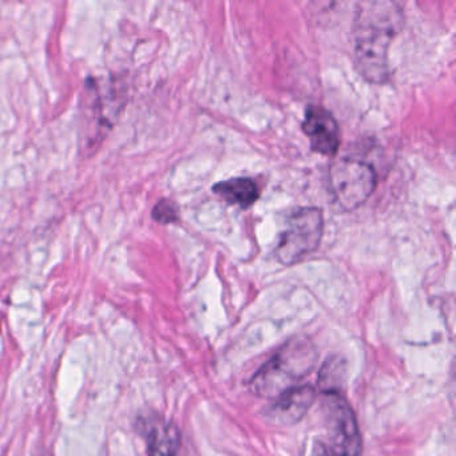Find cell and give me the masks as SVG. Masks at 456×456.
Instances as JSON below:
<instances>
[{
	"label": "cell",
	"mask_w": 456,
	"mask_h": 456,
	"mask_svg": "<svg viewBox=\"0 0 456 456\" xmlns=\"http://www.w3.org/2000/svg\"><path fill=\"white\" fill-rule=\"evenodd\" d=\"M322 416L327 429V445L332 455H362V435L356 415L340 394H324Z\"/></svg>",
	"instance_id": "8992f818"
},
{
	"label": "cell",
	"mask_w": 456,
	"mask_h": 456,
	"mask_svg": "<svg viewBox=\"0 0 456 456\" xmlns=\"http://www.w3.org/2000/svg\"><path fill=\"white\" fill-rule=\"evenodd\" d=\"M316 399V389L311 386H297L273 400L266 410V419L276 426L298 423Z\"/></svg>",
	"instance_id": "ba28073f"
},
{
	"label": "cell",
	"mask_w": 456,
	"mask_h": 456,
	"mask_svg": "<svg viewBox=\"0 0 456 456\" xmlns=\"http://www.w3.org/2000/svg\"><path fill=\"white\" fill-rule=\"evenodd\" d=\"M330 185L341 209L352 212L367 202L378 185L372 165L356 159L333 162L330 169Z\"/></svg>",
	"instance_id": "5b68a950"
},
{
	"label": "cell",
	"mask_w": 456,
	"mask_h": 456,
	"mask_svg": "<svg viewBox=\"0 0 456 456\" xmlns=\"http://www.w3.org/2000/svg\"><path fill=\"white\" fill-rule=\"evenodd\" d=\"M346 368L343 360L332 359L325 362L320 370L319 387L322 394H340V386L344 381Z\"/></svg>",
	"instance_id": "8fae6325"
},
{
	"label": "cell",
	"mask_w": 456,
	"mask_h": 456,
	"mask_svg": "<svg viewBox=\"0 0 456 456\" xmlns=\"http://www.w3.org/2000/svg\"><path fill=\"white\" fill-rule=\"evenodd\" d=\"M149 456H175L180 444L177 428L172 423H156L149 432Z\"/></svg>",
	"instance_id": "30bf717a"
},
{
	"label": "cell",
	"mask_w": 456,
	"mask_h": 456,
	"mask_svg": "<svg viewBox=\"0 0 456 456\" xmlns=\"http://www.w3.org/2000/svg\"><path fill=\"white\" fill-rule=\"evenodd\" d=\"M213 193L225 200L229 205L249 209L260 199V189L255 180L248 177L231 178L213 186Z\"/></svg>",
	"instance_id": "9c48e42d"
},
{
	"label": "cell",
	"mask_w": 456,
	"mask_h": 456,
	"mask_svg": "<svg viewBox=\"0 0 456 456\" xmlns=\"http://www.w3.org/2000/svg\"><path fill=\"white\" fill-rule=\"evenodd\" d=\"M317 352L311 340L296 338L288 341L253 376L250 388L257 396L274 400L309 375L316 364Z\"/></svg>",
	"instance_id": "7a4b0ae2"
},
{
	"label": "cell",
	"mask_w": 456,
	"mask_h": 456,
	"mask_svg": "<svg viewBox=\"0 0 456 456\" xmlns=\"http://www.w3.org/2000/svg\"><path fill=\"white\" fill-rule=\"evenodd\" d=\"M85 121L86 146L92 148L102 141L118 118L125 98L119 85L109 78H89L85 87Z\"/></svg>",
	"instance_id": "277c9868"
},
{
	"label": "cell",
	"mask_w": 456,
	"mask_h": 456,
	"mask_svg": "<svg viewBox=\"0 0 456 456\" xmlns=\"http://www.w3.org/2000/svg\"><path fill=\"white\" fill-rule=\"evenodd\" d=\"M151 216L157 223L167 225L178 220V207L172 200L164 199L154 207Z\"/></svg>",
	"instance_id": "7c38bea8"
},
{
	"label": "cell",
	"mask_w": 456,
	"mask_h": 456,
	"mask_svg": "<svg viewBox=\"0 0 456 456\" xmlns=\"http://www.w3.org/2000/svg\"><path fill=\"white\" fill-rule=\"evenodd\" d=\"M324 217L319 208H298L288 217L274 255L285 266L293 265L319 248Z\"/></svg>",
	"instance_id": "3957f363"
},
{
	"label": "cell",
	"mask_w": 456,
	"mask_h": 456,
	"mask_svg": "<svg viewBox=\"0 0 456 456\" xmlns=\"http://www.w3.org/2000/svg\"><path fill=\"white\" fill-rule=\"evenodd\" d=\"M402 23V10L391 2L359 4L354 20V60L370 84L389 79L388 50Z\"/></svg>",
	"instance_id": "6da1fadb"
},
{
	"label": "cell",
	"mask_w": 456,
	"mask_h": 456,
	"mask_svg": "<svg viewBox=\"0 0 456 456\" xmlns=\"http://www.w3.org/2000/svg\"><path fill=\"white\" fill-rule=\"evenodd\" d=\"M303 456H333L328 448L327 443L320 442V440H312L305 445Z\"/></svg>",
	"instance_id": "4fadbf2b"
},
{
	"label": "cell",
	"mask_w": 456,
	"mask_h": 456,
	"mask_svg": "<svg viewBox=\"0 0 456 456\" xmlns=\"http://www.w3.org/2000/svg\"><path fill=\"white\" fill-rule=\"evenodd\" d=\"M304 134L312 151L322 156L335 157L340 146V132L335 117L322 106H308L303 121Z\"/></svg>",
	"instance_id": "52a82bcc"
}]
</instances>
